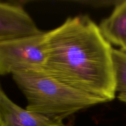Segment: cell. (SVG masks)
<instances>
[{
	"label": "cell",
	"mask_w": 126,
	"mask_h": 126,
	"mask_svg": "<svg viewBox=\"0 0 126 126\" xmlns=\"http://www.w3.org/2000/svg\"><path fill=\"white\" fill-rule=\"evenodd\" d=\"M44 69L66 84L102 100L116 95L111 45L87 16L69 17L46 32Z\"/></svg>",
	"instance_id": "1"
},
{
	"label": "cell",
	"mask_w": 126,
	"mask_h": 126,
	"mask_svg": "<svg viewBox=\"0 0 126 126\" xmlns=\"http://www.w3.org/2000/svg\"><path fill=\"white\" fill-rule=\"evenodd\" d=\"M27 98L26 109L62 121L79 111L104 102L81 92L50 75L44 68L12 75Z\"/></svg>",
	"instance_id": "2"
},
{
	"label": "cell",
	"mask_w": 126,
	"mask_h": 126,
	"mask_svg": "<svg viewBox=\"0 0 126 126\" xmlns=\"http://www.w3.org/2000/svg\"><path fill=\"white\" fill-rule=\"evenodd\" d=\"M46 61V32L0 43V75L43 69Z\"/></svg>",
	"instance_id": "3"
},
{
	"label": "cell",
	"mask_w": 126,
	"mask_h": 126,
	"mask_svg": "<svg viewBox=\"0 0 126 126\" xmlns=\"http://www.w3.org/2000/svg\"><path fill=\"white\" fill-rule=\"evenodd\" d=\"M42 32L20 5L0 1V43Z\"/></svg>",
	"instance_id": "4"
},
{
	"label": "cell",
	"mask_w": 126,
	"mask_h": 126,
	"mask_svg": "<svg viewBox=\"0 0 126 126\" xmlns=\"http://www.w3.org/2000/svg\"><path fill=\"white\" fill-rule=\"evenodd\" d=\"M0 126H70L39 113L23 109L0 91Z\"/></svg>",
	"instance_id": "5"
},
{
	"label": "cell",
	"mask_w": 126,
	"mask_h": 126,
	"mask_svg": "<svg viewBox=\"0 0 126 126\" xmlns=\"http://www.w3.org/2000/svg\"><path fill=\"white\" fill-rule=\"evenodd\" d=\"M105 39L126 52V1H119L111 14L98 26Z\"/></svg>",
	"instance_id": "6"
},
{
	"label": "cell",
	"mask_w": 126,
	"mask_h": 126,
	"mask_svg": "<svg viewBox=\"0 0 126 126\" xmlns=\"http://www.w3.org/2000/svg\"><path fill=\"white\" fill-rule=\"evenodd\" d=\"M112 59L116 92L118 99L126 103V52L113 48Z\"/></svg>",
	"instance_id": "7"
},
{
	"label": "cell",
	"mask_w": 126,
	"mask_h": 126,
	"mask_svg": "<svg viewBox=\"0 0 126 126\" xmlns=\"http://www.w3.org/2000/svg\"><path fill=\"white\" fill-rule=\"evenodd\" d=\"M1 91V87H0V91Z\"/></svg>",
	"instance_id": "8"
}]
</instances>
